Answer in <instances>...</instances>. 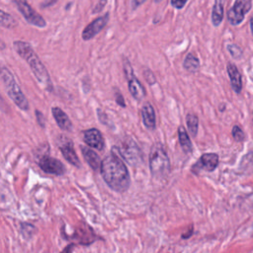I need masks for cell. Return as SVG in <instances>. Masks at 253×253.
<instances>
[{"label": "cell", "mask_w": 253, "mask_h": 253, "mask_svg": "<svg viewBox=\"0 0 253 253\" xmlns=\"http://www.w3.org/2000/svg\"><path fill=\"white\" fill-rule=\"evenodd\" d=\"M13 1L16 3L19 11L24 16V18L27 20L28 23L39 28H44L46 26L44 19L29 5L27 0H13Z\"/></svg>", "instance_id": "cell-8"}, {"label": "cell", "mask_w": 253, "mask_h": 253, "mask_svg": "<svg viewBox=\"0 0 253 253\" xmlns=\"http://www.w3.org/2000/svg\"><path fill=\"white\" fill-rule=\"evenodd\" d=\"M109 16H110L109 13H106L105 15L95 19L89 25H87L86 28L82 32L83 40H85V41L91 40L97 34H99L105 28V26L107 25V23L109 21Z\"/></svg>", "instance_id": "cell-11"}, {"label": "cell", "mask_w": 253, "mask_h": 253, "mask_svg": "<svg viewBox=\"0 0 253 253\" xmlns=\"http://www.w3.org/2000/svg\"><path fill=\"white\" fill-rule=\"evenodd\" d=\"M149 169L153 178L165 179L170 172V160L162 143L156 142L149 152Z\"/></svg>", "instance_id": "cell-3"}, {"label": "cell", "mask_w": 253, "mask_h": 253, "mask_svg": "<svg viewBox=\"0 0 253 253\" xmlns=\"http://www.w3.org/2000/svg\"><path fill=\"white\" fill-rule=\"evenodd\" d=\"M252 7L251 0H235L233 6L227 12V20L232 26L239 25L247 12Z\"/></svg>", "instance_id": "cell-6"}, {"label": "cell", "mask_w": 253, "mask_h": 253, "mask_svg": "<svg viewBox=\"0 0 253 253\" xmlns=\"http://www.w3.org/2000/svg\"><path fill=\"white\" fill-rule=\"evenodd\" d=\"M60 150H61V153L62 155L64 156V158L72 165H74L75 167H80L81 166V163H80V160L74 150V147H73V143L71 140L67 139V141L65 142H62L60 144Z\"/></svg>", "instance_id": "cell-14"}, {"label": "cell", "mask_w": 253, "mask_h": 253, "mask_svg": "<svg viewBox=\"0 0 253 253\" xmlns=\"http://www.w3.org/2000/svg\"><path fill=\"white\" fill-rule=\"evenodd\" d=\"M107 4V0H99L98 4L95 6V8L93 9V13H99L103 10V8L105 7V5Z\"/></svg>", "instance_id": "cell-26"}, {"label": "cell", "mask_w": 253, "mask_h": 253, "mask_svg": "<svg viewBox=\"0 0 253 253\" xmlns=\"http://www.w3.org/2000/svg\"><path fill=\"white\" fill-rule=\"evenodd\" d=\"M39 165L43 172L48 174L60 176L65 173L64 165L58 159L52 158L47 155H44L40 158Z\"/></svg>", "instance_id": "cell-9"}, {"label": "cell", "mask_w": 253, "mask_h": 253, "mask_svg": "<svg viewBox=\"0 0 253 253\" xmlns=\"http://www.w3.org/2000/svg\"><path fill=\"white\" fill-rule=\"evenodd\" d=\"M218 165V155L216 153H204L193 165L192 171L198 174L201 170L213 171Z\"/></svg>", "instance_id": "cell-10"}, {"label": "cell", "mask_w": 253, "mask_h": 253, "mask_svg": "<svg viewBox=\"0 0 253 253\" xmlns=\"http://www.w3.org/2000/svg\"><path fill=\"white\" fill-rule=\"evenodd\" d=\"M124 70H125L126 78H127L128 90H129L130 94L132 95V97L135 100L141 101L145 97V94H146L145 89L142 86V84L140 83V81L137 80L136 77L134 76L132 67L127 61H126V63L124 64Z\"/></svg>", "instance_id": "cell-7"}, {"label": "cell", "mask_w": 253, "mask_h": 253, "mask_svg": "<svg viewBox=\"0 0 253 253\" xmlns=\"http://www.w3.org/2000/svg\"><path fill=\"white\" fill-rule=\"evenodd\" d=\"M80 148H81L82 155L84 156V158H85L86 162L89 164V166L95 171L98 170L101 166V160H100L99 155L89 147L81 146Z\"/></svg>", "instance_id": "cell-17"}, {"label": "cell", "mask_w": 253, "mask_h": 253, "mask_svg": "<svg viewBox=\"0 0 253 253\" xmlns=\"http://www.w3.org/2000/svg\"><path fill=\"white\" fill-rule=\"evenodd\" d=\"M226 70L230 79V85L231 88L233 89V91L235 93H240L242 90V79H241V74L238 70V68L236 67L235 64L229 62L227 63L226 66Z\"/></svg>", "instance_id": "cell-13"}, {"label": "cell", "mask_w": 253, "mask_h": 253, "mask_svg": "<svg viewBox=\"0 0 253 253\" xmlns=\"http://www.w3.org/2000/svg\"><path fill=\"white\" fill-rule=\"evenodd\" d=\"M100 170L104 181L112 190L123 193L128 189L130 185L128 170L114 150L103 159Z\"/></svg>", "instance_id": "cell-1"}, {"label": "cell", "mask_w": 253, "mask_h": 253, "mask_svg": "<svg viewBox=\"0 0 253 253\" xmlns=\"http://www.w3.org/2000/svg\"><path fill=\"white\" fill-rule=\"evenodd\" d=\"M0 77L2 78V81L4 83L6 92L10 99L23 111H28L30 106L28 99L22 92L21 88L19 87L18 83L16 82L12 72L4 66L0 67Z\"/></svg>", "instance_id": "cell-4"}, {"label": "cell", "mask_w": 253, "mask_h": 253, "mask_svg": "<svg viewBox=\"0 0 253 253\" xmlns=\"http://www.w3.org/2000/svg\"><path fill=\"white\" fill-rule=\"evenodd\" d=\"M227 50L229 51L231 56L235 59H239L242 56V49L237 44H234V43L227 44Z\"/></svg>", "instance_id": "cell-23"}, {"label": "cell", "mask_w": 253, "mask_h": 253, "mask_svg": "<svg viewBox=\"0 0 253 253\" xmlns=\"http://www.w3.org/2000/svg\"><path fill=\"white\" fill-rule=\"evenodd\" d=\"M183 67L189 71V72H197L199 67H200V61L198 59V57L193 54V53H188L187 56L184 59V63H183Z\"/></svg>", "instance_id": "cell-20"}, {"label": "cell", "mask_w": 253, "mask_h": 253, "mask_svg": "<svg viewBox=\"0 0 253 253\" xmlns=\"http://www.w3.org/2000/svg\"><path fill=\"white\" fill-rule=\"evenodd\" d=\"M117 149L129 165L137 166L143 160L142 152L132 138H127L125 140L124 143H122V147H117Z\"/></svg>", "instance_id": "cell-5"}, {"label": "cell", "mask_w": 253, "mask_h": 253, "mask_svg": "<svg viewBox=\"0 0 253 253\" xmlns=\"http://www.w3.org/2000/svg\"><path fill=\"white\" fill-rule=\"evenodd\" d=\"M188 0H171V5L176 9H182Z\"/></svg>", "instance_id": "cell-25"}, {"label": "cell", "mask_w": 253, "mask_h": 253, "mask_svg": "<svg viewBox=\"0 0 253 253\" xmlns=\"http://www.w3.org/2000/svg\"><path fill=\"white\" fill-rule=\"evenodd\" d=\"M14 47H15L16 51L18 52V54L28 62L29 66L31 67V69H32L34 75L36 76V78L38 79V81L42 85H43L48 91H51L52 83H51L49 74H48L45 66L42 64V62L41 61V59L39 58L37 53L32 48L31 44L26 42L16 41V42H14Z\"/></svg>", "instance_id": "cell-2"}, {"label": "cell", "mask_w": 253, "mask_h": 253, "mask_svg": "<svg viewBox=\"0 0 253 253\" xmlns=\"http://www.w3.org/2000/svg\"><path fill=\"white\" fill-rule=\"evenodd\" d=\"M115 98H116V102L121 106V107H126V104H125V99L123 97V95H121V93L117 92L116 95H115Z\"/></svg>", "instance_id": "cell-28"}, {"label": "cell", "mask_w": 253, "mask_h": 253, "mask_svg": "<svg viewBox=\"0 0 253 253\" xmlns=\"http://www.w3.org/2000/svg\"><path fill=\"white\" fill-rule=\"evenodd\" d=\"M36 117H37L38 124H39L42 127H44V118H43L42 114L39 110H36Z\"/></svg>", "instance_id": "cell-27"}, {"label": "cell", "mask_w": 253, "mask_h": 253, "mask_svg": "<svg viewBox=\"0 0 253 253\" xmlns=\"http://www.w3.org/2000/svg\"><path fill=\"white\" fill-rule=\"evenodd\" d=\"M155 1H156V2H159V1H161V0H155Z\"/></svg>", "instance_id": "cell-32"}, {"label": "cell", "mask_w": 253, "mask_h": 253, "mask_svg": "<svg viewBox=\"0 0 253 253\" xmlns=\"http://www.w3.org/2000/svg\"><path fill=\"white\" fill-rule=\"evenodd\" d=\"M133 1H134L135 6H140V5H142L146 0H133Z\"/></svg>", "instance_id": "cell-30"}, {"label": "cell", "mask_w": 253, "mask_h": 253, "mask_svg": "<svg viewBox=\"0 0 253 253\" xmlns=\"http://www.w3.org/2000/svg\"><path fill=\"white\" fill-rule=\"evenodd\" d=\"M17 25L15 19L8 13L0 10V27H4L7 29H12Z\"/></svg>", "instance_id": "cell-21"}, {"label": "cell", "mask_w": 253, "mask_h": 253, "mask_svg": "<svg viewBox=\"0 0 253 253\" xmlns=\"http://www.w3.org/2000/svg\"><path fill=\"white\" fill-rule=\"evenodd\" d=\"M56 1H57V0H48V1H45V2H43V3H42V8H45V7L51 6V5H53Z\"/></svg>", "instance_id": "cell-29"}, {"label": "cell", "mask_w": 253, "mask_h": 253, "mask_svg": "<svg viewBox=\"0 0 253 253\" xmlns=\"http://www.w3.org/2000/svg\"><path fill=\"white\" fill-rule=\"evenodd\" d=\"M178 137H179V142H180V145H181L183 151L185 153H191L193 151V144H192L189 134L187 133L184 126H179Z\"/></svg>", "instance_id": "cell-19"}, {"label": "cell", "mask_w": 253, "mask_h": 253, "mask_svg": "<svg viewBox=\"0 0 253 253\" xmlns=\"http://www.w3.org/2000/svg\"><path fill=\"white\" fill-rule=\"evenodd\" d=\"M231 133H232V136L233 138L236 140V141H243L245 139V134L243 132V130L238 126H234L232 127V130H231Z\"/></svg>", "instance_id": "cell-24"}, {"label": "cell", "mask_w": 253, "mask_h": 253, "mask_svg": "<svg viewBox=\"0 0 253 253\" xmlns=\"http://www.w3.org/2000/svg\"><path fill=\"white\" fill-rule=\"evenodd\" d=\"M186 122L188 128L190 132L195 136L198 133V128H199V120L198 117L194 114H188L186 117Z\"/></svg>", "instance_id": "cell-22"}, {"label": "cell", "mask_w": 253, "mask_h": 253, "mask_svg": "<svg viewBox=\"0 0 253 253\" xmlns=\"http://www.w3.org/2000/svg\"><path fill=\"white\" fill-rule=\"evenodd\" d=\"M141 116L144 126L148 128L153 130L156 126V119H155V112L152 105L146 102L141 108Z\"/></svg>", "instance_id": "cell-15"}, {"label": "cell", "mask_w": 253, "mask_h": 253, "mask_svg": "<svg viewBox=\"0 0 253 253\" xmlns=\"http://www.w3.org/2000/svg\"><path fill=\"white\" fill-rule=\"evenodd\" d=\"M52 116L57 124V126L62 129L66 131H70L72 129V123L69 120L68 116L58 107H53L51 109Z\"/></svg>", "instance_id": "cell-16"}, {"label": "cell", "mask_w": 253, "mask_h": 253, "mask_svg": "<svg viewBox=\"0 0 253 253\" xmlns=\"http://www.w3.org/2000/svg\"><path fill=\"white\" fill-rule=\"evenodd\" d=\"M250 28H251V33L253 35V16H251L250 18Z\"/></svg>", "instance_id": "cell-31"}, {"label": "cell", "mask_w": 253, "mask_h": 253, "mask_svg": "<svg viewBox=\"0 0 253 253\" xmlns=\"http://www.w3.org/2000/svg\"><path fill=\"white\" fill-rule=\"evenodd\" d=\"M223 3L224 0H214L211 12V23L214 27L219 26L223 20Z\"/></svg>", "instance_id": "cell-18"}, {"label": "cell", "mask_w": 253, "mask_h": 253, "mask_svg": "<svg viewBox=\"0 0 253 253\" xmlns=\"http://www.w3.org/2000/svg\"><path fill=\"white\" fill-rule=\"evenodd\" d=\"M83 139L87 145L97 150H103L105 147L103 135L101 131L97 128H89L87 130H84Z\"/></svg>", "instance_id": "cell-12"}, {"label": "cell", "mask_w": 253, "mask_h": 253, "mask_svg": "<svg viewBox=\"0 0 253 253\" xmlns=\"http://www.w3.org/2000/svg\"><path fill=\"white\" fill-rule=\"evenodd\" d=\"M0 99H1V98H0Z\"/></svg>", "instance_id": "cell-33"}]
</instances>
